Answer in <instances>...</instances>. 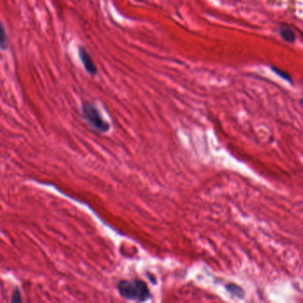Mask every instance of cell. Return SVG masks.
Instances as JSON below:
<instances>
[{"instance_id": "3", "label": "cell", "mask_w": 303, "mask_h": 303, "mask_svg": "<svg viewBox=\"0 0 303 303\" xmlns=\"http://www.w3.org/2000/svg\"><path fill=\"white\" fill-rule=\"evenodd\" d=\"M78 56H79V59H80L81 62L84 66L86 72L91 76H95L98 70H97L91 56L88 54V52L84 46H80L78 47Z\"/></svg>"}, {"instance_id": "8", "label": "cell", "mask_w": 303, "mask_h": 303, "mask_svg": "<svg viewBox=\"0 0 303 303\" xmlns=\"http://www.w3.org/2000/svg\"><path fill=\"white\" fill-rule=\"evenodd\" d=\"M12 302H13V303H20V302H21L20 293V292H19V290H17V289H16V291H15V293L13 294Z\"/></svg>"}, {"instance_id": "1", "label": "cell", "mask_w": 303, "mask_h": 303, "mask_svg": "<svg viewBox=\"0 0 303 303\" xmlns=\"http://www.w3.org/2000/svg\"><path fill=\"white\" fill-rule=\"evenodd\" d=\"M117 290L122 297L129 301L147 302L152 298V293L145 282L142 280H122L117 285Z\"/></svg>"}, {"instance_id": "7", "label": "cell", "mask_w": 303, "mask_h": 303, "mask_svg": "<svg viewBox=\"0 0 303 303\" xmlns=\"http://www.w3.org/2000/svg\"><path fill=\"white\" fill-rule=\"evenodd\" d=\"M227 290L228 292H230L232 294L238 296V297L239 296L243 297V295H244V291H243L242 288L238 287V285H235V284H227Z\"/></svg>"}, {"instance_id": "6", "label": "cell", "mask_w": 303, "mask_h": 303, "mask_svg": "<svg viewBox=\"0 0 303 303\" xmlns=\"http://www.w3.org/2000/svg\"><path fill=\"white\" fill-rule=\"evenodd\" d=\"M271 70H272L278 76H280V77H282L283 79L284 80L288 81V82H290V83H293V80H292V76H290V74H288L287 72H285V71H282V70H279L278 68H276V67H272L271 68Z\"/></svg>"}, {"instance_id": "4", "label": "cell", "mask_w": 303, "mask_h": 303, "mask_svg": "<svg viewBox=\"0 0 303 303\" xmlns=\"http://www.w3.org/2000/svg\"><path fill=\"white\" fill-rule=\"evenodd\" d=\"M279 34L284 40L288 42V43L293 44L296 40V35H295L294 31L289 29V28H280L279 29Z\"/></svg>"}, {"instance_id": "5", "label": "cell", "mask_w": 303, "mask_h": 303, "mask_svg": "<svg viewBox=\"0 0 303 303\" xmlns=\"http://www.w3.org/2000/svg\"><path fill=\"white\" fill-rule=\"evenodd\" d=\"M8 47H9V40L7 38L5 27L0 20V49L2 51H6L8 49Z\"/></svg>"}, {"instance_id": "2", "label": "cell", "mask_w": 303, "mask_h": 303, "mask_svg": "<svg viewBox=\"0 0 303 303\" xmlns=\"http://www.w3.org/2000/svg\"><path fill=\"white\" fill-rule=\"evenodd\" d=\"M83 116L86 121L96 131L106 133L110 130V124L103 119L99 110L90 102H86L82 106Z\"/></svg>"}]
</instances>
